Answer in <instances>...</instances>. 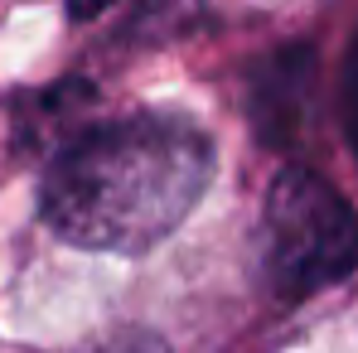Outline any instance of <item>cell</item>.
Wrapping results in <instances>:
<instances>
[{
    "label": "cell",
    "mask_w": 358,
    "mask_h": 353,
    "mask_svg": "<svg viewBox=\"0 0 358 353\" xmlns=\"http://www.w3.org/2000/svg\"><path fill=\"white\" fill-rule=\"evenodd\" d=\"M117 0H68V15L73 20H97L102 10H112Z\"/></svg>",
    "instance_id": "cell-5"
},
{
    "label": "cell",
    "mask_w": 358,
    "mask_h": 353,
    "mask_svg": "<svg viewBox=\"0 0 358 353\" xmlns=\"http://www.w3.org/2000/svg\"><path fill=\"white\" fill-rule=\"evenodd\" d=\"M213 179V145L199 126L136 112L78 131L54 150L39 208L44 223L87 252H145L170 237Z\"/></svg>",
    "instance_id": "cell-1"
},
{
    "label": "cell",
    "mask_w": 358,
    "mask_h": 353,
    "mask_svg": "<svg viewBox=\"0 0 358 353\" xmlns=\"http://www.w3.org/2000/svg\"><path fill=\"white\" fill-rule=\"evenodd\" d=\"M344 126H349V145L358 155V34L349 44V68H344Z\"/></svg>",
    "instance_id": "cell-4"
},
{
    "label": "cell",
    "mask_w": 358,
    "mask_h": 353,
    "mask_svg": "<svg viewBox=\"0 0 358 353\" xmlns=\"http://www.w3.org/2000/svg\"><path fill=\"white\" fill-rule=\"evenodd\" d=\"M315 49L291 44L276 49L252 68L247 78V117L266 145H291L310 117V87H315Z\"/></svg>",
    "instance_id": "cell-3"
},
{
    "label": "cell",
    "mask_w": 358,
    "mask_h": 353,
    "mask_svg": "<svg viewBox=\"0 0 358 353\" xmlns=\"http://www.w3.org/2000/svg\"><path fill=\"white\" fill-rule=\"evenodd\" d=\"M262 261L276 295L300 300L358 271V213L329 179L310 170H281L266 189Z\"/></svg>",
    "instance_id": "cell-2"
},
{
    "label": "cell",
    "mask_w": 358,
    "mask_h": 353,
    "mask_svg": "<svg viewBox=\"0 0 358 353\" xmlns=\"http://www.w3.org/2000/svg\"><path fill=\"white\" fill-rule=\"evenodd\" d=\"M112 353H155V349H145V344H141V349H112Z\"/></svg>",
    "instance_id": "cell-6"
}]
</instances>
